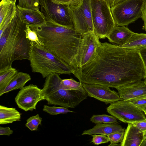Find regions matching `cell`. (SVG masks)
<instances>
[{"label": "cell", "instance_id": "obj_1", "mask_svg": "<svg viewBox=\"0 0 146 146\" xmlns=\"http://www.w3.org/2000/svg\"><path fill=\"white\" fill-rule=\"evenodd\" d=\"M73 74L82 83L116 88L146 78L138 50L106 42L98 47L94 58Z\"/></svg>", "mask_w": 146, "mask_h": 146}, {"label": "cell", "instance_id": "obj_2", "mask_svg": "<svg viewBox=\"0 0 146 146\" xmlns=\"http://www.w3.org/2000/svg\"><path fill=\"white\" fill-rule=\"evenodd\" d=\"M29 27L36 32L43 47L75 70L78 68L77 58L82 35L74 28L47 21L44 26Z\"/></svg>", "mask_w": 146, "mask_h": 146}, {"label": "cell", "instance_id": "obj_3", "mask_svg": "<svg viewBox=\"0 0 146 146\" xmlns=\"http://www.w3.org/2000/svg\"><path fill=\"white\" fill-rule=\"evenodd\" d=\"M26 25L20 18L17 7L14 17L0 35V70L12 67L14 52L24 44L26 38Z\"/></svg>", "mask_w": 146, "mask_h": 146}, {"label": "cell", "instance_id": "obj_4", "mask_svg": "<svg viewBox=\"0 0 146 146\" xmlns=\"http://www.w3.org/2000/svg\"><path fill=\"white\" fill-rule=\"evenodd\" d=\"M31 43L29 60L32 72L40 73L43 78L54 73L59 74L73 73L75 69L66 62L42 46L31 42Z\"/></svg>", "mask_w": 146, "mask_h": 146}, {"label": "cell", "instance_id": "obj_5", "mask_svg": "<svg viewBox=\"0 0 146 146\" xmlns=\"http://www.w3.org/2000/svg\"><path fill=\"white\" fill-rule=\"evenodd\" d=\"M62 80L60 74L56 73L46 78L42 90L45 100L48 104L60 106L67 108H74L87 98V94L77 90L60 88Z\"/></svg>", "mask_w": 146, "mask_h": 146}, {"label": "cell", "instance_id": "obj_6", "mask_svg": "<svg viewBox=\"0 0 146 146\" xmlns=\"http://www.w3.org/2000/svg\"><path fill=\"white\" fill-rule=\"evenodd\" d=\"M90 1L94 33L99 39L105 38L116 25L111 7L105 0Z\"/></svg>", "mask_w": 146, "mask_h": 146}, {"label": "cell", "instance_id": "obj_7", "mask_svg": "<svg viewBox=\"0 0 146 146\" xmlns=\"http://www.w3.org/2000/svg\"><path fill=\"white\" fill-rule=\"evenodd\" d=\"M146 0H124L111 7L116 25L126 26L141 17Z\"/></svg>", "mask_w": 146, "mask_h": 146}, {"label": "cell", "instance_id": "obj_8", "mask_svg": "<svg viewBox=\"0 0 146 146\" xmlns=\"http://www.w3.org/2000/svg\"><path fill=\"white\" fill-rule=\"evenodd\" d=\"M39 4L46 21L74 28L69 5L55 4L50 0H39Z\"/></svg>", "mask_w": 146, "mask_h": 146}, {"label": "cell", "instance_id": "obj_9", "mask_svg": "<svg viewBox=\"0 0 146 146\" xmlns=\"http://www.w3.org/2000/svg\"><path fill=\"white\" fill-rule=\"evenodd\" d=\"M107 111L125 123H131L146 118L143 111L127 101L120 100L111 104L107 108Z\"/></svg>", "mask_w": 146, "mask_h": 146}, {"label": "cell", "instance_id": "obj_10", "mask_svg": "<svg viewBox=\"0 0 146 146\" xmlns=\"http://www.w3.org/2000/svg\"><path fill=\"white\" fill-rule=\"evenodd\" d=\"M76 30L82 35L94 32L90 0H82L77 6H70Z\"/></svg>", "mask_w": 146, "mask_h": 146}, {"label": "cell", "instance_id": "obj_11", "mask_svg": "<svg viewBox=\"0 0 146 146\" xmlns=\"http://www.w3.org/2000/svg\"><path fill=\"white\" fill-rule=\"evenodd\" d=\"M15 100L18 107L27 111L35 110L38 103L45 100L42 90L36 85L30 84L20 90Z\"/></svg>", "mask_w": 146, "mask_h": 146}, {"label": "cell", "instance_id": "obj_12", "mask_svg": "<svg viewBox=\"0 0 146 146\" xmlns=\"http://www.w3.org/2000/svg\"><path fill=\"white\" fill-rule=\"evenodd\" d=\"M99 39L94 32L82 35L77 58L78 68L87 64L94 58L101 43Z\"/></svg>", "mask_w": 146, "mask_h": 146}, {"label": "cell", "instance_id": "obj_13", "mask_svg": "<svg viewBox=\"0 0 146 146\" xmlns=\"http://www.w3.org/2000/svg\"><path fill=\"white\" fill-rule=\"evenodd\" d=\"M88 96L104 102L111 104L120 100L118 93L110 87L98 84L82 83Z\"/></svg>", "mask_w": 146, "mask_h": 146}, {"label": "cell", "instance_id": "obj_14", "mask_svg": "<svg viewBox=\"0 0 146 146\" xmlns=\"http://www.w3.org/2000/svg\"><path fill=\"white\" fill-rule=\"evenodd\" d=\"M116 89L120 100L127 101L146 95V85L143 80L125 85Z\"/></svg>", "mask_w": 146, "mask_h": 146}, {"label": "cell", "instance_id": "obj_15", "mask_svg": "<svg viewBox=\"0 0 146 146\" xmlns=\"http://www.w3.org/2000/svg\"><path fill=\"white\" fill-rule=\"evenodd\" d=\"M19 16L21 20L29 26H39L46 25V21L39 9L22 8L17 5Z\"/></svg>", "mask_w": 146, "mask_h": 146}, {"label": "cell", "instance_id": "obj_16", "mask_svg": "<svg viewBox=\"0 0 146 146\" xmlns=\"http://www.w3.org/2000/svg\"><path fill=\"white\" fill-rule=\"evenodd\" d=\"M17 8L16 4L10 1L1 0L0 3V35L13 18Z\"/></svg>", "mask_w": 146, "mask_h": 146}, {"label": "cell", "instance_id": "obj_17", "mask_svg": "<svg viewBox=\"0 0 146 146\" xmlns=\"http://www.w3.org/2000/svg\"><path fill=\"white\" fill-rule=\"evenodd\" d=\"M143 140V132L132 123H128L120 146H140Z\"/></svg>", "mask_w": 146, "mask_h": 146}, {"label": "cell", "instance_id": "obj_18", "mask_svg": "<svg viewBox=\"0 0 146 146\" xmlns=\"http://www.w3.org/2000/svg\"><path fill=\"white\" fill-rule=\"evenodd\" d=\"M134 33L125 26L116 25L107 38L110 42L121 46L127 43Z\"/></svg>", "mask_w": 146, "mask_h": 146}, {"label": "cell", "instance_id": "obj_19", "mask_svg": "<svg viewBox=\"0 0 146 146\" xmlns=\"http://www.w3.org/2000/svg\"><path fill=\"white\" fill-rule=\"evenodd\" d=\"M125 131L120 125L115 123L96 124L92 128L83 131L82 135H92L94 134H103L106 135L117 132Z\"/></svg>", "mask_w": 146, "mask_h": 146}, {"label": "cell", "instance_id": "obj_20", "mask_svg": "<svg viewBox=\"0 0 146 146\" xmlns=\"http://www.w3.org/2000/svg\"><path fill=\"white\" fill-rule=\"evenodd\" d=\"M31 79V78L28 74L17 72L6 87L0 91V96L13 90L21 89Z\"/></svg>", "mask_w": 146, "mask_h": 146}, {"label": "cell", "instance_id": "obj_21", "mask_svg": "<svg viewBox=\"0 0 146 146\" xmlns=\"http://www.w3.org/2000/svg\"><path fill=\"white\" fill-rule=\"evenodd\" d=\"M21 114L15 108L0 106V124H6L20 121Z\"/></svg>", "mask_w": 146, "mask_h": 146}, {"label": "cell", "instance_id": "obj_22", "mask_svg": "<svg viewBox=\"0 0 146 146\" xmlns=\"http://www.w3.org/2000/svg\"><path fill=\"white\" fill-rule=\"evenodd\" d=\"M121 46L138 50L146 47V34L135 33L128 42Z\"/></svg>", "mask_w": 146, "mask_h": 146}, {"label": "cell", "instance_id": "obj_23", "mask_svg": "<svg viewBox=\"0 0 146 146\" xmlns=\"http://www.w3.org/2000/svg\"><path fill=\"white\" fill-rule=\"evenodd\" d=\"M17 72L12 67L0 70V91L6 87Z\"/></svg>", "mask_w": 146, "mask_h": 146}, {"label": "cell", "instance_id": "obj_24", "mask_svg": "<svg viewBox=\"0 0 146 146\" xmlns=\"http://www.w3.org/2000/svg\"><path fill=\"white\" fill-rule=\"evenodd\" d=\"M61 89L66 90H75L87 94L82 86V83L76 81L72 78L69 79H62L60 85Z\"/></svg>", "mask_w": 146, "mask_h": 146}, {"label": "cell", "instance_id": "obj_25", "mask_svg": "<svg viewBox=\"0 0 146 146\" xmlns=\"http://www.w3.org/2000/svg\"><path fill=\"white\" fill-rule=\"evenodd\" d=\"M90 119L91 121L96 124L112 123L117 122V119L114 116L105 114L94 115Z\"/></svg>", "mask_w": 146, "mask_h": 146}, {"label": "cell", "instance_id": "obj_26", "mask_svg": "<svg viewBox=\"0 0 146 146\" xmlns=\"http://www.w3.org/2000/svg\"><path fill=\"white\" fill-rule=\"evenodd\" d=\"M42 110L44 112L52 115L66 113L69 112H75L74 111H70L67 108L63 107H57L55 106H50L46 105H44Z\"/></svg>", "mask_w": 146, "mask_h": 146}, {"label": "cell", "instance_id": "obj_27", "mask_svg": "<svg viewBox=\"0 0 146 146\" xmlns=\"http://www.w3.org/2000/svg\"><path fill=\"white\" fill-rule=\"evenodd\" d=\"M42 118L39 114L31 117L27 120L25 126L31 131H36L41 124Z\"/></svg>", "mask_w": 146, "mask_h": 146}, {"label": "cell", "instance_id": "obj_28", "mask_svg": "<svg viewBox=\"0 0 146 146\" xmlns=\"http://www.w3.org/2000/svg\"><path fill=\"white\" fill-rule=\"evenodd\" d=\"M125 131L114 132L108 135L107 136L110 142L109 146H120V144L118 143H121L123 138Z\"/></svg>", "mask_w": 146, "mask_h": 146}, {"label": "cell", "instance_id": "obj_29", "mask_svg": "<svg viewBox=\"0 0 146 146\" xmlns=\"http://www.w3.org/2000/svg\"><path fill=\"white\" fill-rule=\"evenodd\" d=\"M26 37L30 42L35 43L39 46H42V44L36 32L31 29L29 25H26L25 30Z\"/></svg>", "mask_w": 146, "mask_h": 146}, {"label": "cell", "instance_id": "obj_30", "mask_svg": "<svg viewBox=\"0 0 146 146\" xmlns=\"http://www.w3.org/2000/svg\"><path fill=\"white\" fill-rule=\"evenodd\" d=\"M17 5L26 9H39V0H19Z\"/></svg>", "mask_w": 146, "mask_h": 146}, {"label": "cell", "instance_id": "obj_31", "mask_svg": "<svg viewBox=\"0 0 146 146\" xmlns=\"http://www.w3.org/2000/svg\"><path fill=\"white\" fill-rule=\"evenodd\" d=\"M127 101L143 111L146 106V95L133 98Z\"/></svg>", "mask_w": 146, "mask_h": 146}, {"label": "cell", "instance_id": "obj_32", "mask_svg": "<svg viewBox=\"0 0 146 146\" xmlns=\"http://www.w3.org/2000/svg\"><path fill=\"white\" fill-rule=\"evenodd\" d=\"M92 135L93 137L92 142L95 145H98L106 143L109 141L108 138L106 135L94 134Z\"/></svg>", "mask_w": 146, "mask_h": 146}, {"label": "cell", "instance_id": "obj_33", "mask_svg": "<svg viewBox=\"0 0 146 146\" xmlns=\"http://www.w3.org/2000/svg\"><path fill=\"white\" fill-rule=\"evenodd\" d=\"M53 3L57 4L69 6H77L82 0H50Z\"/></svg>", "mask_w": 146, "mask_h": 146}, {"label": "cell", "instance_id": "obj_34", "mask_svg": "<svg viewBox=\"0 0 146 146\" xmlns=\"http://www.w3.org/2000/svg\"><path fill=\"white\" fill-rule=\"evenodd\" d=\"M141 131L144 132L146 131V118L131 123Z\"/></svg>", "mask_w": 146, "mask_h": 146}, {"label": "cell", "instance_id": "obj_35", "mask_svg": "<svg viewBox=\"0 0 146 146\" xmlns=\"http://www.w3.org/2000/svg\"><path fill=\"white\" fill-rule=\"evenodd\" d=\"M13 131L9 127H0V135L10 136L12 134Z\"/></svg>", "mask_w": 146, "mask_h": 146}, {"label": "cell", "instance_id": "obj_36", "mask_svg": "<svg viewBox=\"0 0 146 146\" xmlns=\"http://www.w3.org/2000/svg\"><path fill=\"white\" fill-rule=\"evenodd\" d=\"M141 18L144 22L143 29L146 31V0H145L142 10V16Z\"/></svg>", "mask_w": 146, "mask_h": 146}, {"label": "cell", "instance_id": "obj_37", "mask_svg": "<svg viewBox=\"0 0 146 146\" xmlns=\"http://www.w3.org/2000/svg\"><path fill=\"white\" fill-rule=\"evenodd\" d=\"M146 70V47L139 50Z\"/></svg>", "mask_w": 146, "mask_h": 146}, {"label": "cell", "instance_id": "obj_38", "mask_svg": "<svg viewBox=\"0 0 146 146\" xmlns=\"http://www.w3.org/2000/svg\"><path fill=\"white\" fill-rule=\"evenodd\" d=\"M110 7L124 0H106Z\"/></svg>", "mask_w": 146, "mask_h": 146}, {"label": "cell", "instance_id": "obj_39", "mask_svg": "<svg viewBox=\"0 0 146 146\" xmlns=\"http://www.w3.org/2000/svg\"><path fill=\"white\" fill-rule=\"evenodd\" d=\"M140 146H146V139L143 140Z\"/></svg>", "mask_w": 146, "mask_h": 146}, {"label": "cell", "instance_id": "obj_40", "mask_svg": "<svg viewBox=\"0 0 146 146\" xmlns=\"http://www.w3.org/2000/svg\"><path fill=\"white\" fill-rule=\"evenodd\" d=\"M146 139V131L143 133V140Z\"/></svg>", "mask_w": 146, "mask_h": 146}, {"label": "cell", "instance_id": "obj_41", "mask_svg": "<svg viewBox=\"0 0 146 146\" xmlns=\"http://www.w3.org/2000/svg\"><path fill=\"white\" fill-rule=\"evenodd\" d=\"M5 0L10 1L15 4H16V2L17 1V0Z\"/></svg>", "mask_w": 146, "mask_h": 146}, {"label": "cell", "instance_id": "obj_42", "mask_svg": "<svg viewBox=\"0 0 146 146\" xmlns=\"http://www.w3.org/2000/svg\"><path fill=\"white\" fill-rule=\"evenodd\" d=\"M143 111L144 112L145 114L146 115V106L145 107V108L144 109Z\"/></svg>", "mask_w": 146, "mask_h": 146}, {"label": "cell", "instance_id": "obj_43", "mask_svg": "<svg viewBox=\"0 0 146 146\" xmlns=\"http://www.w3.org/2000/svg\"><path fill=\"white\" fill-rule=\"evenodd\" d=\"M144 82H145V84L146 85V78H145L144 80Z\"/></svg>", "mask_w": 146, "mask_h": 146}, {"label": "cell", "instance_id": "obj_44", "mask_svg": "<svg viewBox=\"0 0 146 146\" xmlns=\"http://www.w3.org/2000/svg\"></svg>", "mask_w": 146, "mask_h": 146}]
</instances>
